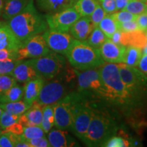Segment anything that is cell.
<instances>
[{
  "instance_id": "16",
  "label": "cell",
  "mask_w": 147,
  "mask_h": 147,
  "mask_svg": "<svg viewBox=\"0 0 147 147\" xmlns=\"http://www.w3.org/2000/svg\"><path fill=\"white\" fill-rule=\"evenodd\" d=\"M21 45L8 23L0 21V50L18 51Z\"/></svg>"
},
{
  "instance_id": "28",
  "label": "cell",
  "mask_w": 147,
  "mask_h": 147,
  "mask_svg": "<svg viewBox=\"0 0 147 147\" xmlns=\"http://www.w3.org/2000/svg\"><path fill=\"white\" fill-rule=\"evenodd\" d=\"M102 32L110 39L114 33L119 29L118 23L115 21L111 14H107L98 25Z\"/></svg>"
},
{
  "instance_id": "10",
  "label": "cell",
  "mask_w": 147,
  "mask_h": 147,
  "mask_svg": "<svg viewBox=\"0 0 147 147\" xmlns=\"http://www.w3.org/2000/svg\"><path fill=\"white\" fill-rule=\"evenodd\" d=\"M55 127L71 131L73 124V95L70 92L54 104Z\"/></svg>"
},
{
  "instance_id": "14",
  "label": "cell",
  "mask_w": 147,
  "mask_h": 147,
  "mask_svg": "<svg viewBox=\"0 0 147 147\" xmlns=\"http://www.w3.org/2000/svg\"><path fill=\"white\" fill-rule=\"evenodd\" d=\"M125 46L114 43L108 39L99 49L101 57L106 63H121L123 61Z\"/></svg>"
},
{
  "instance_id": "52",
  "label": "cell",
  "mask_w": 147,
  "mask_h": 147,
  "mask_svg": "<svg viewBox=\"0 0 147 147\" xmlns=\"http://www.w3.org/2000/svg\"><path fill=\"white\" fill-rule=\"evenodd\" d=\"M1 134H2V130H1V129H0V135H1Z\"/></svg>"
},
{
  "instance_id": "24",
  "label": "cell",
  "mask_w": 147,
  "mask_h": 147,
  "mask_svg": "<svg viewBox=\"0 0 147 147\" xmlns=\"http://www.w3.org/2000/svg\"><path fill=\"white\" fill-rule=\"evenodd\" d=\"M142 55V49L134 46H127L126 47L123 63L131 67H137Z\"/></svg>"
},
{
  "instance_id": "23",
  "label": "cell",
  "mask_w": 147,
  "mask_h": 147,
  "mask_svg": "<svg viewBox=\"0 0 147 147\" xmlns=\"http://www.w3.org/2000/svg\"><path fill=\"white\" fill-rule=\"evenodd\" d=\"M121 45L125 47L134 46L142 49L147 45L146 33L140 30L127 33L123 32Z\"/></svg>"
},
{
  "instance_id": "48",
  "label": "cell",
  "mask_w": 147,
  "mask_h": 147,
  "mask_svg": "<svg viewBox=\"0 0 147 147\" xmlns=\"http://www.w3.org/2000/svg\"><path fill=\"white\" fill-rule=\"evenodd\" d=\"M15 147H31L30 144L27 142V141L24 140L23 139L19 140L15 143Z\"/></svg>"
},
{
  "instance_id": "2",
  "label": "cell",
  "mask_w": 147,
  "mask_h": 147,
  "mask_svg": "<svg viewBox=\"0 0 147 147\" xmlns=\"http://www.w3.org/2000/svg\"><path fill=\"white\" fill-rule=\"evenodd\" d=\"M102 78L110 94L109 103L119 107L124 113L129 114L138 108L128 93L119 73L117 63H105L99 67Z\"/></svg>"
},
{
  "instance_id": "33",
  "label": "cell",
  "mask_w": 147,
  "mask_h": 147,
  "mask_svg": "<svg viewBox=\"0 0 147 147\" xmlns=\"http://www.w3.org/2000/svg\"><path fill=\"white\" fill-rule=\"evenodd\" d=\"M19 118V115H14L9 112L3 110V113L0 117V127L2 130H4L12 124L18 122Z\"/></svg>"
},
{
  "instance_id": "6",
  "label": "cell",
  "mask_w": 147,
  "mask_h": 147,
  "mask_svg": "<svg viewBox=\"0 0 147 147\" xmlns=\"http://www.w3.org/2000/svg\"><path fill=\"white\" fill-rule=\"evenodd\" d=\"M117 65L121 78L132 100L138 107L142 106L147 99V75L138 68L123 63Z\"/></svg>"
},
{
  "instance_id": "12",
  "label": "cell",
  "mask_w": 147,
  "mask_h": 147,
  "mask_svg": "<svg viewBox=\"0 0 147 147\" xmlns=\"http://www.w3.org/2000/svg\"><path fill=\"white\" fill-rule=\"evenodd\" d=\"M43 35L38 34L21 44L18 49V59H36L45 56L51 52Z\"/></svg>"
},
{
  "instance_id": "25",
  "label": "cell",
  "mask_w": 147,
  "mask_h": 147,
  "mask_svg": "<svg viewBox=\"0 0 147 147\" xmlns=\"http://www.w3.org/2000/svg\"><path fill=\"white\" fill-rule=\"evenodd\" d=\"M24 87L23 86L15 84L8 91L0 96V104L8 102H18L23 100Z\"/></svg>"
},
{
  "instance_id": "42",
  "label": "cell",
  "mask_w": 147,
  "mask_h": 147,
  "mask_svg": "<svg viewBox=\"0 0 147 147\" xmlns=\"http://www.w3.org/2000/svg\"><path fill=\"white\" fill-rule=\"evenodd\" d=\"M19 60L17 51L0 50V61Z\"/></svg>"
},
{
  "instance_id": "41",
  "label": "cell",
  "mask_w": 147,
  "mask_h": 147,
  "mask_svg": "<svg viewBox=\"0 0 147 147\" xmlns=\"http://www.w3.org/2000/svg\"><path fill=\"white\" fill-rule=\"evenodd\" d=\"M27 142L31 147H51V144L46 136L27 140Z\"/></svg>"
},
{
  "instance_id": "38",
  "label": "cell",
  "mask_w": 147,
  "mask_h": 147,
  "mask_svg": "<svg viewBox=\"0 0 147 147\" xmlns=\"http://www.w3.org/2000/svg\"><path fill=\"white\" fill-rule=\"evenodd\" d=\"M20 60L0 61V75H10Z\"/></svg>"
},
{
  "instance_id": "54",
  "label": "cell",
  "mask_w": 147,
  "mask_h": 147,
  "mask_svg": "<svg viewBox=\"0 0 147 147\" xmlns=\"http://www.w3.org/2000/svg\"><path fill=\"white\" fill-rule=\"evenodd\" d=\"M5 1H7V0H5Z\"/></svg>"
},
{
  "instance_id": "20",
  "label": "cell",
  "mask_w": 147,
  "mask_h": 147,
  "mask_svg": "<svg viewBox=\"0 0 147 147\" xmlns=\"http://www.w3.org/2000/svg\"><path fill=\"white\" fill-rule=\"evenodd\" d=\"M46 80L41 77L29 80L24 83L23 101L29 106H32L38 100Z\"/></svg>"
},
{
  "instance_id": "32",
  "label": "cell",
  "mask_w": 147,
  "mask_h": 147,
  "mask_svg": "<svg viewBox=\"0 0 147 147\" xmlns=\"http://www.w3.org/2000/svg\"><path fill=\"white\" fill-rule=\"evenodd\" d=\"M124 10L135 15H140L147 12V5L142 0H129Z\"/></svg>"
},
{
  "instance_id": "1",
  "label": "cell",
  "mask_w": 147,
  "mask_h": 147,
  "mask_svg": "<svg viewBox=\"0 0 147 147\" xmlns=\"http://www.w3.org/2000/svg\"><path fill=\"white\" fill-rule=\"evenodd\" d=\"M92 101L93 113L87 131L82 142L88 146H104L119 130L118 121L107 108L100 107Z\"/></svg>"
},
{
  "instance_id": "39",
  "label": "cell",
  "mask_w": 147,
  "mask_h": 147,
  "mask_svg": "<svg viewBox=\"0 0 147 147\" xmlns=\"http://www.w3.org/2000/svg\"><path fill=\"white\" fill-rule=\"evenodd\" d=\"M118 27L119 30L125 33L139 30L136 21H130L124 22V23H118Z\"/></svg>"
},
{
  "instance_id": "45",
  "label": "cell",
  "mask_w": 147,
  "mask_h": 147,
  "mask_svg": "<svg viewBox=\"0 0 147 147\" xmlns=\"http://www.w3.org/2000/svg\"><path fill=\"white\" fill-rule=\"evenodd\" d=\"M138 67L140 71L147 75V55H142L140 60Z\"/></svg>"
},
{
  "instance_id": "11",
  "label": "cell",
  "mask_w": 147,
  "mask_h": 147,
  "mask_svg": "<svg viewBox=\"0 0 147 147\" xmlns=\"http://www.w3.org/2000/svg\"><path fill=\"white\" fill-rule=\"evenodd\" d=\"M80 17L74 6L54 14H45L49 29L59 32H69L71 26Z\"/></svg>"
},
{
  "instance_id": "21",
  "label": "cell",
  "mask_w": 147,
  "mask_h": 147,
  "mask_svg": "<svg viewBox=\"0 0 147 147\" xmlns=\"http://www.w3.org/2000/svg\"><path fill=\"white\" fill-rule=\"evenodd\" d=\"M43 107L35 102L25 113L20 116L18 122L24 127L40 125L42 119Z\"/></svg>"
},
{
  "instance_id": "35",
  "label": "cell",
  "mask_w": 147,
  "mask_h": 147,
  "mask_svg": "<svg viewBox=\"0 0 147 147\" xmlns=\"http://www.w3.org/2000/svg\"><path fill=\"white\" fill-rule=\"evenodd\" d=\"M117 23H124V22H127L130 21H136L138 15L131 13L129 11L126 10H122L117 11L111 14Z\"/></svg>"
},
{
  "instance_id": "13",
  "label": "cell",
  "mask_w": 147,
  "mask_h": 147,
  "mask_svg": "<svg viewBox=\"0 0 147 147\" xmlns=\"http://www.w3.org/2000/svg\"><path fill=\"white\" fill-rule=\"evenodd\" d=\"M51 51L65 57L74 38L69 32H59L47 29L42 34Z\"/></svg>"
},
{
  "instance_id": "19",
  "label": "cell",
  "mask_w": 147,
  "mask_h": 147,
  "mask_svg": "<svg viewBox=\"0 0 147 147\" xmlns=\"http://www.w3.org/2000/svg\"><path fill=\"white\" fill-rule=\"evenodd\" d=\"M47 139L52 147H69L77 146V142L65 130L52 129L48 133Z\"/></svg>"
},
{
  "instance_id": "5",
  "label": "cell",
  "mask_w": 147,
  "mask_h": 147,
  "mask_svg": "<svg viewBox=\"0 0 147 147\" xmlns=\"http://www.w3.org/2000/svg\"><path fill=\"white\" fill-rule=\"evenodd\" d=\"M74 71L77 78L76 91L91 100L108 103L109 92L103 81L99 67L84 71L74 69Z\"/></svg>"
},
{
  "instance_id": "9",
  "label": "cell",
  "mask_w": 147,
  "mask_h": 147,
  "mask_svg": "<svg viewBox=\"0 0 147 147\" xmlns=\"http://www.w3.org/2000/svg\"><path fill=\"white\" fill-rule=\"evenodd\" d=\"M45 82L36 102L42 106L53 105L71 91L68 87L69 80L61 78V75Z\"/></svg>"
},
{
  "instance_id": "51",
  "label": "cell",
  "mask_w": 147,
  "mask_h": 147,
  "mask_svg": "<svg viewBox=\"0 0 147 147\" xmlns=\"http://www.w3.org/2000/svg\"><path fill=\"white\" fill-rule=\"evenodd\" d=\"M2 113H3V110L0 108V117H1V114H2Z\"/></svg>"
},
{
  "instance_id": "43",
  "label": "cell",
  "mask_w": 147,
  "mask_h": 147,
  "mask_svg": "<svg viewBox=\"0 0 147 147\" xmlns=\"http://www.w3.org/2000/svg\"><path fill=\"white\" fill-rule=\"evenodd\" d=\"M136 21L138 26L139 30L146 33L147 32V12L138 15Z\"/></svg>"
},
{
  "instance_id": "3",
  "label": "cell",
  "mask_w": 147,
  "mask_h": 147,
  "mask_svg": "<svg viewBox=\"0 0 147 147\" xmlns=\"http://www.w3.org/2000/svg\"><path fill=\"white\" fill-rule=\"evenodd\" d=\"M6 23L21 44L33 36L43 34L48 29L45 15L38 12L34 0Z\"/></svg>"
},
{
  "instance_id": "29",
  "label": "cell",
  "mask_w": 147,
  "mask_h": 147,
  "mask_svg": "<svg viewBox=\"0 0 147 147\" xmlns=\"http://www.w3.org/2000/svg\"><path fill=\"white\" fill-rule=\"evenodd\" d=\"M30 107L31 106L24 102L23 100L0 104V108L3 110L19 116L25 113Z\"/></svg>"
},
{
  "instance_id": "27",
  "label": "cell",
  "mask_w": 147,
  "mask_h": 147,
  "mask_svg": "<svg viewBox=\"0 0 147 147\" xmlns=\"http://www.w3.org/2000/svg\"><path fill=\"white\" fill-rule=\"evenodd\" d=\"M99 3V0H77L74 7L80 16H89Z\"/></svg>"
},
{
  "instance_id": "8",
  "label": "cell",
  "mask_w": 147,
  "mask_h": 147,
  "mask_svg": "<svg viewBox=\"0 0 147 147\" xmlns=\"http://www.w3.org/2000/svg\"><path fill=\"white\" fill-rule=\"evenodd\" d=\"M28 61L46 81L63 74L67 66L65 57L53 51L41 57L30 59Z\"/></svg>"
},
{
  "instance_id": "55",
  "label": "cell",
  "mask_w": 147,
  "mask_h": 147,
  "mask_svg": "<svg viewBox=\"0 0 147 147\" xmlns=\"http://www.w3.org/2000/svg\"><path fill=\"white\" fill-rule=\"evenodd\" d=\"M142 1H144V0H142Z\"/></svg>"
},
{
  "instance_id": "22",
  "label": "cell",
  "mask_w": 147,
  "mask_h": 147,
  "mask_svg": "<svg viewBox=\"0 0 147 147\" xmlns=\"http://www.w3.org/2000/svg\"><path fill=\"white\" fill-rule=\"evenodd\" d=\"M33 0H7L5 1L2 14L3 19L8 21L19 14Z\"/></svg>"
},
{
  "instance_id": "37",
  "label": "cell",
  "mask_w": 147,
  "mask_h": 147,
  "mask_svg": "<svg viewBox=\"0 0 147 147\" xmlns=\"http://www.w3.org/2000/svg\"><path fill=\"white\" fill-rule=\"evenodd\" d=\"M107 13L104 10V9L102 8V6L99 3L97 5L96 8L95 10L92 12V14L90 15L89 17L91 20L92 24L94 25V27H97L100 23L102 21V20L105 16L107 15Z\"/></svg>"
},
{
  "instance_id": "36",
  "label": "cell",
  "mask_w": 147,
  "mask_h": 147,
  "mask_svg": "<svg viewBox=\"0 0 147 147\" xmlns=\"http://www.w3.org/2000/svg\"><path fill=\"white\" fill-rule=\"evenodd\" d=\"M131 146V143L127 139L121 136H114L108 140L104 146L106 147H126Z\"/></svg>"
},
{
  "instance_id": "30",
  "label": "cell",
  "mask_w": 147,
  "mask_h": 147,
  "mask_svg": "<svg viewBox=\"0 0 147 147\" xmlns=\"http://www.w3.org/2000/svg\"><path fill=\"white\" fill-rule=\"evenodd\" d=\"M108 38L105 34L102 32L98 26L95 27L93 29L91 34L85 40L91 47L95 49H99L103 44L107 40Z\"/></svg>"
},
{
  "instance_id": "4",
  "label": "cell",
  "mask_w": 147,
  "mask_h": 147,
  "mask_svg": "<svg viewBox=\"0 0 147 147\" xmlns=\"http://www.w3.org/2000/svg\"><path fill=\"white\" fill-rule=\"evenodd\" d=\"M65 57L73 69L78 71L97 68L106 63L99 49L91 47L86 41L75 39Z\"/></svg>"
},
{
  "instance_id": "7",
  "label": "cell",
  "mask_w": 147,
  "mask_h": 147,
  "mask_svg": "<svg viewBox=\"0 0 147 147\" xmlns=\"http://www.w3.org/2000/svg\"><path fill=\"white\" fill-rule=\"evenodd\" d=\"M73 124L71 132L82 140L87 133L93 113V100L78 91H72Z\"/></svg>"
},
{
  "instance_id": "17",
  "label": "cell",
  "mask_w": 147,
  "mask_h": 147,
  "mask_svg": "<svg viewBox=\"0 0 147 147\" xmlns=\"http://www.w3.org/2000/svg\"><path fill=\"white\" fill-rule=\"evenodd\" d=\"M95 27L89 16H81L71 26L69 34L75 40L85 41Z\"/></svg>"
},
{
  "instance_id": "26",
  "label": "cell",
  "mask_w": 147,
  "mask_h": 147,
  "mask_svg": "<svg viewBox=\"0 0 147 147\" xmlns=\"http://www.w3.org/2000/svg\"><path fill=\"white\" fill-rule=\"evenodd\" d=\"M40 126L46 134L49 133L55 126L54 104L47 105L43 107L42 119Z\"/></svg>"
},
{
  "instance_id": "44",
  "label": "cell",
  "mask_w": 147,
  "mask_h": 147,
  "mask_svg": "<svg viewBox=\"0 0 147 147\" xmlns=\"http://www.w3.org/2000/svg\"><path fill=\"white\" fill-rule=\"evenodd\" d=\"M24 129V126L22 125L20 122H16L12 124L10 126H9L8 127H7L5 129L3 130V131H9L11 133L16 134V135H21L23 132Z\"/></svg>"
},
{
  "instance_id": "31",
  "label": "cell",
  "mask_w": 147,
  "mask_h": 147,
  "mask_svg": "<svg viewBox=\"0 0 147 147\" xmlns=\"http://www.w3.org/2000/svg\"><path fill=\"white\" fill-rule=\"evenodd\" d=\"M46 136V133L40 125H32L24 127L23 134L21 135V139L24 140L38 138Z\"/></svg>"
},
{
  "instance_id": "40",
  "label": "cell",
  "mask_w": 147,
  "mask_h": 147,
  "mask_svg": "<svg viewBox=\"0 0 147 147\" xmlns=\"http://www.w3.org/2000/svg\"><path fill=\"white\" fill-rule=\"evenodd\" d=\"M99 3L108 14L117 12L115 0H99Z\"/></svg>"
},
{
  "instance_id": "18",
  "label": "cell",
  "mask_w": 147,
  "mask_h": 147,
  "mask_svg": "<svg viewBox=\"0 0 147 147\" xmlns=\"http://www.w3.org/2000/svg\"><path fill=\"white\" fill-rule=\"evenodd\" d=\"M37 7L47 14H54L74 6L77 0H35Z\"/></svg>"
},
{
  "instance_id": "15",
  "label": "cell",
  "mask_w": 147,
  "mask_h": 147,
  "mask_svg": "<svg viewBox=\"0 0 147 147\" xmlns=\"http://www.w3.org/2000/svg\"><path fill=\"white\" fill-rule=\"evenodd\" d=\"M10 75L20 83H25L29 80L41 77L28 60H20ZM42 78V77H41Z\"/></svg>"
},
{
  "instance_id": "50",
  "label": "cell",
  "mask_w": 147,
  "mask_h": 147,
  "mask_svg": "<svg viewBox=\"0 0 147 147\" xmlns=\"http://www.w3.org/2000/svg\"><path fill=\"white\" fill-rule=\"evenodd\" d=\"M142 55H147V45L142 49Z\"/></svg>"
},
{
  "instance_id": "47",
  "label": "cell",
  "mask_w": 147,
  "mask_h": 147,
  "mask_svg": "<svg viewBox=\"0 0 147 147\" xmlns=\"http://www.w3.org/2000/svg\"><path fill=\"white\" fill-rule=\"evenodd\" d=\"M117 11L124 10L129 0H115Z\"/></svg>"
},
{
  "instance_id": "53",
  "label": "cell",
  "mask_w": 147,
  "mask_h": 147,
  "mask_svg": "<svg viewBox=\"0 0 147 147\" xmlns=\"http://www.w3.org/2000/svg\"><path fill=\"white\" fill-rule=\"evenodd\" d=\"M146 38H147V32H146Z\"/></svg>"
},
{
  "instance_id": "49",
  "label": "cell",
  "mask_w": 147,
  "mask_h": 147,
  "mask_svg": "<svg viewBox=\"0 0 147 147\" xmlns=\"http://www.w3.org/2000/svg\"><path fill=\"white\" fill-rule=\"evenodd\" d=\"M4 3H5V0H0V16H1V14H2Z\"/></svg>"
},
{
  "instance_id": "34",
  "label": "cell",
  "mask_w": 147,
  "mask_h": 147,
  "mask_svg": "<svg viewBox=\"0 0 147 147\" xmlns=\"http://www.w3.org/2000/svg\"><path fill=\"white\" fill-rule=\"evenodd\" d=\"M16 80L11 75H0V96L16 84Z\"/></svg>"
},
{
  "instance_id": "46",
  "label": "cell",
  "mask_w": 147,
  "mask_h": 147,
  "mask_svg": "<svg viewBox=\"0 0 147 147\" xmlns=\"http://www.w3.org/2000/svg\"><path fill=\"white\" fill-rule=\"evenodd\" d=\"M122 32L120 30H117L114 33L110 40L113 41L114 43L117 44V45H121V40H122Z\"/></svg>"
}]
</instances>
